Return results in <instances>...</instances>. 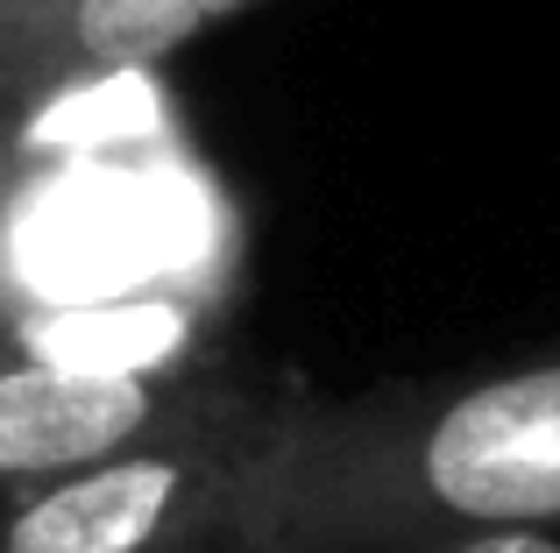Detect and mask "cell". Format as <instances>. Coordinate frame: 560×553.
I'll return each instance as SVG.
<instances>
[{"mask_svg": "<svg viewBox=\"0 0 560 553\" xmlns=\"http://www.w3.org/2000/svg\"><path fill=\"white\" fill-rule=\"evenodd\" d=\"M256 553L560 526V348L425 384L277 390L242 469Z\"/></svg>", "mask_w": 560, "mask_h": 553, "instance_id": "obj_1", "label": "cell"}, {"mask_svg": "<svg viewBox=\"0 0 560 553\" xmlns=\"http://www.w3.org/2000/svg\"><path fill=\"white\" fill-rule=\"evenodd\" d=\"M277 384L206 426L0 497V553H256L242 469Z\"/></svg>", "mask_w": 560, "mask_h": 553, "instance_id": "obj_2", "label": "cell"}, {"mask_svg": "<svg viewBox=\"0 0 560 553\" xmlns=\"http://www.w3.org/2000/svg\"><path fill=\"white\" fill-rule=\"evenodd\" d=\"M256 376L220 355L178 362H36L0 355V497L28 483L142 455L256 398Z\"/></svg>", "mask_w": 560, "mask_h": 553, "instance_id": "obj_3", "label": "cell"}, {"mask_svg": "<svg viewBox=\"0 0 560 553\" xmlns=\"http://www.w3.org/2000/svg\"><path fill=\"white\" fill-rule=\"evenodd\" d=\"M248 8L256 0H0V107L150 71Z\"/></svg>", "mask_w": 560, "mask_h": 553, "instance_id": "obj_4", "label": "cell"}, {"mask_svg": "<svg viewBox=\"0 0 560 553\" xmlns=\"http://www.w3.org/2000/svg\"><path fill=\"white\" fill-rule=\"evenodd\" d=\"M376 553H560V526H482V532H433V540H397Z\"/></svg>", "mask_w": 560, "mask_h": 553, "instance_id": "obj_5", "label": "cell"}, {"mask_svg": "<svg viewBox=\"0 0 560 553\" xmlns=\"http://www.w3.org/2000/svg\"><path fill=\"white\" fill-rule=\"evenodd\" d=\"M14 185V114L0 107V192Z\"/></svg>", "mask_w": 560, "mask_h": 553, "instance_id": "obj_6", "label": "cell"}, {"mask_svg": "<svg viewBox=\"0 0 560 553\" xmlns=\"http://www.w3.org/2000/svg\"><path fill=\"white\" fill-rule=\"evenodd\" d=\"M14 333H22V319H14V298H8V291H0V355H8V348H14Z\"/></svg>", "mask_w": 560, "mask_h": 553, "instance_id": "obj_7", "label": "cell"}, {"mask_svg": "<svg viewBox=\"0 0 560 553\" xmlns=\"http://www.w3.org/2000/svg\"><path fill=\"white\" fill-rule=\"evenodd\" d=\"M0 291H8V242H0Z\"/></svg>", "mask_w": 560, "mask_h": 553, "instance_id": "obj_8", "label": "cell"}]
</instances>
